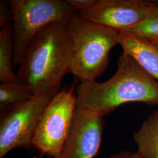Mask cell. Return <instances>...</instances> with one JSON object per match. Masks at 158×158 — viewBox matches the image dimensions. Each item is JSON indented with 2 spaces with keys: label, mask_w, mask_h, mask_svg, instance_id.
I'll list each match as a JSON object with an SVG mask.
<instances>
[{
  "label": "cell",
  "mask_w": 158,
  "mask_h": 158,
  "mask_svg": "<svg viewBox=\"0 0 158 158\" xmlns=\"http://www.w3.org/2000/svg\"><path fill=\"white\" fill-rule=\"evenodd\" d=\"M118 44L153 78L158 81V40L119 32Z\"/></svg>",
  "instance_id": "cell-9"
},
{
  "label": "cell",
  "mask_w": 158,
  "mask_h": 158,
  "mask_svg": "<svg viewBox=\"0 0 158 158\" xmlns=\"http://www.w3.org/2000/svg\"><path fill=\"white\" fill-rule=\"evenodd\" d=\"M52 98L34 96L31 99L1 111L0 117V158L16 148L32 147L35 132L46 108Z\"/></svg>",
  "instance_id": "cell-6"
},
{
  "label": "cell",
  "mask_w": 158,
  "mask_h": 158,
  "mask_svg": "<svg viewBox=\"0 0 158 158\" xmlns=\"http://www.w3.org/2000/svg\"><path fill=\"white\" fill-rule=\"evenodd\" d=\"M124 33L148 40H158V6H153L147 18Z\"/></svg>",
  "instance_id": "cell-13"
},
{
  "label": "cell",
  "mask_w": 158,
  "mask_h": 158,
  "mask_svg": "<svg viewBox=\"0 0 158 158\" xmlns=\"http://www.w3.org/2000/svg\"><path fill=\"white\" fill-rule=\"evenodd\" d=\"M103 116L77 106L68 139L56 158H94L102 145Z\"/></svg>",
  "instance_id": "cell-8"
},
{
  "label": "cell",
  "mask_w": 158,
  "mask_h": 158,
  "mask_svg": "<svg viewBox=\"0 0 158 158\" xmlns=\"http://www.w3.org/2000/svg\"><path fill=\"white\" fill-rule=\"evenodd\" d=\"M109 158H143V157L138 152H134L128 151H123L122 152L113 154Z\"/></svg>",
  "instance_id": "cell-16"
},
{
  "label": "cell",
  "mask_w": 158,
  "mask_h": 158,
  "mask_svg": "<svg viewBox=\"0 0 158 158\" xmlns=\"http://www.w3.org/2000/svg\"><path fill=\"white\" fill-rule=\"evenodd\" d=\"M76 92L77 106L102 116L127 102L158 105V81L125 52L119 57L117 70L110 79L103 83H80Z\"/></svg>",
  "instance_id": "cell-2"
},
{
  "label": "cell",
  "mask_w": 158,
  "mask_h": 158,
  "mask_svg": "<svg viewBox=\"0 0 158 158\" xmlns=\"http://www.w3.org/2000/svg\"><path fill=\"white\" fill-rule=\"evenodd\" d=\"M72 56L66 24L53 23L30 41L17 74L34 96L52 98L69 72Z\"/></svg>",
  "instance_id": "cell-1"
},
{
  "label": "cell",
  "mask_w": 158,
  "mask_h": 158,
  "mask_svg": "<svg viewBox=\"0 0 158 158\" xmlns=\"http://www.w3.org/2000/svg\"><path fill=\"white\" fill-rule=\"evenodd\" d=\"M72 51L69 72L81 83L95 81L107 69L109 53L118 44L116 30L85 19L77 14L66 24Z\"/></svg>",
  "instance_id": "cell-3"
},
{
  "label": "cell",
  "mask_w": 158,
  "mask_h": 158,
  "mask_svg": "<svg viewBox=\"0 0 158 158\" xmlns=\"http://www.w3.org/2000/svg\"><path fill=\"white\" fill-rule=\"evenodd\" d=\"M13 59L12 29L8 24L0 30V81L3 83L23 85L14 72Z\"/></svg>",
  "instance_id": "cell-11"
},
{
  "label": "cell",
  "mask_w": 158,
  "mask_h": 158,
  "mask_svg": "<svg viewBox=\"0 0 158 158\" xmlns=\"http://www.w3.org/2000/svg\"></svg>",
  "instance_id": "cell-17"
},
{
  "label": "cell",
  "mask_w": 158,
  "mask_h": 158,
  "mask_svg": "<svg viewBox=\"0 0 158 158\" xmlns=\"http://www.w3.org/2000/svg\"><path fill=\"white\" fill-rule=\"evenodd\" d=\"M34 95L23 85H13L1 83L0 110L1 112L12 106L26 102Z\"/></svg>",
  "instance_id": "cell-12"
},
{
  "label": "cell",
  "mask_w": 158,
  "mask_h": 158,
  "mask_svg": "<svg viewBox=\"0 0 158 158\" xmlns=\"http://www.w3.org/2000/svg\"><path fill=\"white\" fill-rule=\"evenodd\" d=\"M69 6L77 13L85 11L96 4L97 0H65Z\"/></svg>",
  "instance_id": "cell-15"
},
{
  "label": "cell",
  "mask_w": 158,
  "mask_h": 158,
  "mask_svg": "<svg viewBox=\"0 0 158 158\" xmlns=\"http://www.w3.org/2000/svg\"><path fill=\"white\" fill-rule=\"evenodd\" d=\"M74 86L59 91L51 100L35 132L32 145L56 158L68 139L77 107Z\"/></svg>",
  "instance_id": "cell-5"
},
{
  "label": "cell",
  "mask_w": 158,
  "mask_h": 158,
  "mask_svg": "<svg viewBox=\"0 0 158 158\" xmlns=\"http://www.w3.org/2000/svg\"><path fill=\"white\" fill-rule=\"evenodd\" d=\"M138 152L143 158H158V110L153 112L134 134Z\"/></svg>",
  "instance_id": "cell-10"
},
{
  "label": "cell",
  "mask_w": 158,
  "mask_h": 158,
  "mask_svg": "<svg viewBox=\"0 0 158 158\" xmlns=\"http://www.w3.org/2000/svg\"><path fill=\"white\" fill-rule=\"evenodd\" d=\"M154 5L145 0H97L90 9L78 14L85 19L124 32L143 21Z\"/></svg>",
  "instance_id": "cell-7"
},
{
  "label": "cell",
  "mask_w": 158,
  "mask_h": 158,
  "mask_svg": "<svg viewBox=\"0 0 158 158\" xmlns=\"http://www.w3.org/2000/svg\"><path fill=\"white\" fill-rule=\"evenodd\" d=\"M10 2L14 12V69L19 66L36 34L53 23L67 24L78 14L65 0H11Z\"/></svg>",
  "instance_id": "cell-4"
},
{
  "label": "cell",
  "mask_w": 158,
  "mask_h": 158,
  "mask_svg": "<svg viewBox=\"0 0 158 158\" xmlns=\"http://www.w3.org/2000/svg\"><path fill=\"white\" fill-rule=\"evenodd\" d=\"M14 21V12L10 1H1L0 2V27L1 28Z\"/></svg>",
  "instance_id": "cell-14"
}]
</instances>
